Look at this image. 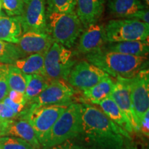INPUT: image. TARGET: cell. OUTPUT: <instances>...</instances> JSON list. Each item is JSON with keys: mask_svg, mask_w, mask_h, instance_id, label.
Returning a JSON list of instances; mask_svg holds the SVG:
<instances>
[{"mask_svg": "<svg viewBox=\"0 0 149 149\" xmlns=\"http://www.w3.org/2000/svg\"><path fill=\"white\" fill-rule=\"evenodd\" d=\"M26 86L24 96L27 106L47 88L51 80L40 74H26Z\"/></svg>", "mask_w": 149, "mask_h": 149, "instance_id": "cell-23", "label": "cell"}, {"mask_svg": "<svg viewBox=\"0 0 149 149\" xmlns=\"http://www.w3.org/2000/svg\"><path fill=\"white\" fill-rule=\"evenodd\" d=\"M131 145H132V148L133 149H148V144H135V143L131 142Z\"/></svg>", "mask_w": 149, "mask_h": 149, "instance_id": "cell-35", "label": "cell"}, {"mask_svg": "<svg viewBox=\"0 0 149 149\" xmlns=\"http://www.w3.org/2000/svg\"><path fill=\"white\" fill-rule=\"evenodd\" d=\"M1 8H2V6H1V0H0V15L1 13Z\"/></svg>", "mask_w": 149, "mask_h": 149, "instance_id": "cell-39", "label": "cell"}, {"mask_svg": "<svg viewBox=\"0 0 149 149\" xmlns=\"http://www.w3.org/2000/svg\"><path fill=\"white\" fill-rule=\"evenodd\" d=\"M77 91L66 81L51 80L47 88L28 105L35 107L43 106H64L68 107L76 102Z\"/></svg>", "mask_w": 149, "mask_h": 149, "instance_id": "cell-8", "label": "cell"}, {"mask_svg": "<svg viewBox=\"0 0 149 149\" xmlns=\"http://www.w3.org/2000/svg\"><path fill=\"white\" fill-rule=\"evenodd\" d=\"M51 149H91L89 147L86 146L82 142H81L78 139L74 138L72 139L67 140L65 142L56 146L53 148H49Z\"/></svg>", "mask_w": 149, "mask_h": 149, "instance_id": "cell-30", "label": "cell"}, {"mask_svg": "<svg viewBox=\"0 0 149 149\" xmlns=\"http://www.w3.org/2000/svg\"><path fill=\"white\" fill-rule=\"evenodd\" d=\"M81 131L75 139L91 149H125L131 136L94 104L83 102Z\"/></svg>", "mask_w": 149, "mask_h": 149, "instance_id": "cell-1", "label": "cell"}, {"mask_svg": "<svg viewBox=\"0 0 149 149\" xmlns=\"http://www.w3.org/2000/svg\"><path fill=\"white\" fill-rule=\"evenodd\" d=\"M89 62L107 72L109 76L117 78L130 79L148 68L147 56H134L109 51L103 48L86 54Z\"/></svg>", "mask_w": 149, "mask_h": 149, "instance_id": "cell-2", "label": "cell"}, {"mask_svg": "<svg viewBox=\"0 0 149 149\" xmlns=\"http://www.w3.org/2000/svg\"><path fill=\"white\" fill-rule=\"evenodd\" d=\"M104 48L111 51L134 56H147L149 53L148 40L107 43Z\"/></svg>", "mask_w": 149, "mask_h": 149, "instance_id": "cell-19", "label": "cell"}, {"mask_svg": "<svg viewBox=\"0 0 149 149\" xmlns=\"http://www.w3.org/2000/svg\"><path fill=\"white\" fill-rule=\"evenodd\" d=\"M139 127L140 135L148 139L149 137V111L145 113L143 118L139 122Z\"/></svg>", "mask_w": 149, "mask_h": 149, "instance_id": "cell-32", "label": "cell"}, {"mask_svg": "<svg viewBox=\"0 0 149 149\" xmlns=\"http://www.w3.org/2000/svg\"><path fill=\"white\" fill-rule=\"evenodd\" d=\"M24 6L25 3L22 0H1V6L8 16H21Z\"/></svg>", "mask_w": 149, "mask_h": 149, "instance_id": "cell-28", "label": "cell"}, {"mask_svg": "<svg viewBox=\"0 0 149 149\" xmlns=\"http://www.w3.org/2000/svg\"><path fill=\"white\" fill-rule=\"evenodd\" d=\"M0 149H1V148H0Z\"/></svg>", "mask_w": 149, "mask_h": 149, "instance_id": "cell-42", "label": "cell"}, {"mask_svg": "<svg viewBox=\"0 0 149 149\" xmlns=\"http://www.w3.org/2000/svg\"><path fill=\"white\" fill-rule=\"evenodd\" d=\"M77 0H46L47 10L57 13H70L76 8Z\"/></svg>", "mask_w": 149, "mask_h": 149, "instance_id": "cell-27", "label": "cell"}, {"mask_svg": "<svg viewBox=\"0 0 149 149\" xmlns=\"http://www.w3.org/2000/svg\"><path fill=\"white\" fill-rule=\"evenodd\" d=\"M107 6L110 13L117 19H130L146 8L140 0H108Z\"/></svg>", "mask_w": 149, "mask_h": 149, "instance_id": "cell-17", "label": "cell"}, {"mask_svg": "<svg viewBox=\"0 0 149 149\" xmlns=\"http://www.w3.org/2000/svg\"><path fill=\"white\" fill-rule=\"evenodd\" d=\"M131 140H132V139H130V140H128L127 141H126L125 149H133V148H132Z\"/></svg>", "mask_w": 149, "mask_h": 149, "instance_id": "cell-37", "label": "cell"}, {"mask_svg": "<svg viewBox=\"0 0 149 149\" xmlns=\"http://www.w3.org/2000/svg\"><path fill=\"white\" fill-rule=\"evenodd\" d=\"M130 95L139 124L145 113L149 111L148 68L141 70L135 77L128 79Z\"/></svg>", "mask_w": 149, "mask_h": 149, "instance_id": "cell-10", "label": "cell"}, {"mask_svg": "<svg viewBox=\"0 0 149 149\" xmlns=\"http://www.w3.org/2000/svg\"><path fill=\"white\" fill-rule=\"evenodd\" d=\"M47 23L48 34L54 42L68 48L74 45L84 29L75 11L57 13L47 10Z\"/></svg>", "mask_w": 149, "mask_h": 149, "instance_id": "cell-3", "label": "cell"}, {"mask_svg": "<svg viewBox=\"0 0 149 149\" xmlns=\"http://www.w3.org/2000/svg\"><path fill=\"white\" fill-rule=\"evenodd\" d=\"M115 81L110 76H108L91 88L82 91L84 99L91 104H95L111 97Z\"/></svg>", "mask_w": 149, "mask_h": 149, "instance_id": "cell-21", "label": "cell"}, {"mask_svg": "<svg viewBox=\"0 0 149 149\" xmlns=\"http://www.w3.org/2000/svg\"><path fill=\"white\" fill-rule=\"evenodd\" d=\"M66 107L64 106L35 107L27 105L19 118L26 120L31 124L42 146L54 124Z\"/></svg>", "mask_w": 149, "mask_h": 149, "instance_id": "cell-5", "label": "cell"}, {"mask_svg": "<svg viewBox=\"0 0 149 149\" xmlns=\"http://www.w3.org/2000/svg\"><path fill=\"white\" fill-rule=\"evenodd\" d=\"M81 103H73L66 107L50 130L42 145L49 148L58 146L67 140L76 138L81 131Z\"/></svg>", "mask_w": 149, "mask_h": 149, "instance_id": "cell-4", "label": "cell"}, {"mask_svg": "<svg viewBox=\"0 0 149 149\" xmlns=\"http://www.w3.org/2000/svg\"><path fill=\"white\" fill-rule=\"evenodd\" d=\"M19 17L23 33L34 31L48 33L46 0H29Z\"/></svg>", "mask_w": 149, "mask_h": 149, "instance_id": "cell-11", "label": "cell"}, {"mask_svg": "<svg viewBox=\"0 0 149 149\" xmlns=\"http://www.w3.org/2000/svg\"><path fill=\"white\" fill-rule=\"evenodd\" d=\"M115 79L114 88L111 95V97L114 100L117 107L125 116L134 133L140 135L139 122L130 100L128 79L121 77H117Z\"/></svg>", "mask_w": 149, "mask_h": 149, "instance_id": "cell-12", "label": "cell"}, {"mask_svg": "<svg viewBox=\"0 0 149 149\" xmlns=\"http://www.w3.org/2000/svg\"><path fill=\"white\" fill-rule=\"evenodd\" d=\"M5 74L10 90L24 93L26 86L25 74L13 64H6Z\"/></svg>", "mask_w": 149, "mask_h": 149, "instance_id": "cell-24", "label": "cell"}, {"mask_svg": "<svg viewBox=\"0 0 149 149\" xmlns=\"http://www.w3.org/2000/svg\"><path fill=\"white\" fill-rule=\"evenodd\" d=\"M1 149H36L27 141L13 136L0 137Z\"/></svg>", "mask_w": 149, "mask_h": 149, "instance_id": "cell-26", "label": "cell"}, {"mask_svg": "<svg viewBox=\"0 0 149 149\" xmlns=\"http://www.w3.org/2000/svg\"><path fill=\"white\" fill-rule=\"evenodd\" d=\"M109 76L87 60L77 62L72 67L68 77L67 82L72 88L84 91L91 88L104 78Z\"/></svg>", "mask_w": 149, "mask_h": 149, "instance_id": "cell-9", "label": "cell"}, {"mask_svg": "<svg viewBox=\"0 0 149 149\" xmlns=\"http://www.w3.org/2000/svg\"><path fill=\"white\" fill-rule=\"evenodd\" d=\"M130 19L139 20V21L144 22V23L149 25V10L148 8H144L138 11Z\"/></svg>", "mask_w": 149, "mask_h": 149, "instance_id": "cell-34", "label": "cell"}, {"mask_svg": "<svg viewBox=\"0 0 149 149\" xmlns=\"http://www.w3.org/2000/svg\"><path fill=\"white\" fill-rule=\"evenodd\" d=\"M45 55L46 54L42 53L27 55L17 59L13 65L25 74H40L44 75Z\"/></svg>", "mask_w": 149, "mask_h": 149, "instance_id": "cell-22", "label": "cell"}, {"mask_svg": "<svg viewBox=\"0 0 149 149\" xmlns=\"http://www.w3.org/2000/svg\"><path fill=\"white\" fill-rule=\"evenodd\" d=\"M105 0H77L76 14L84 28L97 23L104 10Z\"/></svg>", "mask_w": 149, "mask_h": 149, "instance_id": "cell-15", "label": "cell"}, {"mask_svg": "<svg viewBox=\"0 0 149 149\" xmlns=\"http://www.w3.org/2000/svg\"><path fill=\"white\" fill-rule=\"evenodd\" d=\"M23 33L19 17L0 15V40L17 44Z\"/></svg>", "mask_w": 149, "mask_h": 149, "instance_id": "cell-18", "label": "cell"}, {"mask_svg": "<svg viewBox=\"0 0 149 149\" xmlns=\"http://www.w3.org/2000/svg\"><path fill=\"white\" fill-rule=\"evenodd\" d=\"M40 149H51V148H40Z\"/></svg>", "mask_w": 149, "mask_h": 149, "instance_id": "cell-41", "label": "cell"}, {"mask_svg": "<svg viewBox=\"0 0 149 149\" xmlns=\"http://www.w3.org/2000/svg\"><path fill=\"white\" fill-rule=\"evenodd\" d=\"M76 63L74 54L69 48L54 42L45 55L44 75L50 80L67 81L70 70Z\"/></svg>", "mask_w": 149, "mask_h": 149, "instance_id": "cell-6", "label": "cell"}, {"mask_svg": "<svg viewBox=\"0 0 149 149\" xmlns=\"http://www.w3.org/2000/svg\"><path fill=\"white\" fill-rule=\"evenodd\" d=\"M7 97L10 99L11 101L15 102V103L26 106V101L24 93H20L17 91L10 90V89Z\"/></svg>", "mask_w": 149, "mask_h": 149, "instance_id": "cell-33", "label": "cell"}, {"mask_svg": "<svg viewBox=\"0 0 149 149\" xmlns=\"http://www.w3.org/2000/svg\"><path fill=\"white\" fill-rule=\"evenodd\" d=\"M107 43L105 25L95 23L84 29L79 37L77 50L79 53L86 55L102 49Z\"/></svg>", "mask_w": 149, "mask_h": 149, "instance_id": "cell-13", "label": "cell"}, {"mask_svg": "<svg viewBox=\"0 0 149 149\" xmlns=\"http://www.w3.org/2000/svg\"><path fill=\"white\" fill-rule=\"evenodd\" d=\"M142 1H143L142 3L144 5V6L148 8L149 6V0H142Z\"/></svg>", "mask_w": 149, "mask_h": 149, "instance_id": "cell-38", "label": "cell"}, {"mask_svg": "<svg viewBox=\"0 0 149 149\" xmlns=\"http://www.w3.org/2000/svg\"><path fill=\"white\" fill-rule=\"evenodd\" d=\"M6 64L0 63V102H2L3 99L8 95L10 90L5 74Z\"/></svg>", "mask_w": 149, "mask_h": 149, "instance_id": "cell-29", "label": "cell"}, {"mask_svg": "<svg viewBox=\"0 0 149 149\" xmlns=\"http://www.w3.org/2000/svg\"><path fill=\"white\" fill-rule=\"evenodd\" d=\"M2 136H13L24 139L36 149L42 148L34 129L24 119L18 118L7 123Z\"/></svg>", "mask_w": 149, "mask_h": 149, "instance_id": "cell-16", "label": "cell"}, {"mask_svg": "<svg viewBox=\"0 0 149 149\" xmlns=\"http://www.w3.org/2000/svg\"><path fill=\"white\" fill-rule=\"evenodd\" d=\"M94 105H97L110 120L122 129L126 130L130 136L134 134L133 130L128 120L111 97L97 102Z\"/></svg>", "mask_w": 149, "mask_h": 149, "instance_id": "cell-20", "label": "cell"}, {"mask_svg": "<svg viewBox=\"0 0 149 149\" xmlns=\"http://www.w3.org/2000/svg\"><path fill=\"white\" fill-rule=\"evenodd\" d=\"M18 119V115L3 102H0V120L4 122Z\"/></svg>", "mask_w": 149, "mask_h": 149, "instance_id": "cell-31", "label": "cell"}, {"mask_svg": "<svg viewBox=\"0 0 149 149\" xmlns=\"http://www.w3.org/2000/svg\"><path fill=\"white\" fill-rule=\"evenodd\" d=\"M54 42L48 33L27 31L22 33L16 45L26 57L35 53L46 54Z\"/></svg>", "mask_w": 149, "mask_h": 149, "instance_id": "cell-14", "label": "cell"}, {"mask_svg": "<svg viewBox=\"0 0 149 149\" xmlns=\"http://www.w3.org/2000/svg\"><path fill=\"white\" fill-rule=\"evenodd\" d=\"M108 43L148 40L149 25L134 19H115L105 25Z\"/></svg>", "mask_w": 149, "mask_h": 149, "instance_id": "cell-7", "label": "cell"}, {"mask_svg": "<svg viewBox=\"0 0 149 149\" xmlns=\"http://www.w3.org/2000/svg\"><path fill=\"white\" fill-rule=\"evenodd\" d=\"M8 122H4L0 120V137H1L3 135V130H4L6 126L7 125V123Z\"/></svg>", "mask_w": 149, "mask_h": 149, "instance_id": "cell-36", "label": "cell"}, {"mask_svg": "<svg viewBox=\"0 0 149 149\" xmlns=\"http://www.w3.org/2000/svg\"><path fill=\"white\" fill-rule=\"evenodd\" d=\"M15 44L0 40V63L13 64L17 59L24 57Z\"/></svg>", "mask_w": 149, "mask_h": 149, "instance_id": "cell-25", "label": "cell"}, {"mask_svg": "<svg viewBox=\"0 0 149 149\" xmlns=\"http://www.w3.org/2000/svg\"><path fill=\"white\" fill-rule=\"evenodd\" d=\"M22 1H23V2H24V3H26V2H27V1H29V0H22Z\"/></svg>", "mask_w": 149, "mask_h": 149, "instance_id": "cell-40", "label": "cell"}]
</instances>
